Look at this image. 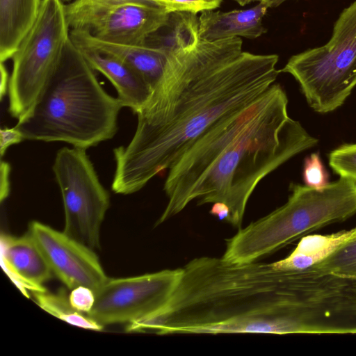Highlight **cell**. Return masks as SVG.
<instances>
[{
  "instance_id": "1",
  "label": "cell",
  "mask_w": 356,
  "mask_h": 356,
  "mask_svg": "<svg viewBox=\"0 0 356 356\" xmlns=\"http://www.w3.org/2000/svg\"><path fill=\"white\" fill-rule=\"evenodd\" d=\"M164 72L136 113L135 133L113 149L112 191L129 195L173 167L209 129L258 99L281 72L276 54L243 51L239 37L207 41L195 14L177 19Z\"/></svg>"
},
{
  "instance_id": "2",
  "label": "cell",
  "mask_w": 356,
  "mask_h": 356,
  "mask_svg": "<svg viewBox=\"0 0 356 356\" xmlns=\"http://www.w3.org/2000/svg\"><path fill=\"white\" fill-rule=\"evenodd\" d=\"M288 97L272 84L245 108L216 122L182 155L163 186L168 204L158 225L181 212L191 202H222L227 222L240 227L246 205L268 174L318 143L287 111Z\"/></svg>"
},
{
  "instance_id": "3",
  "label": "cell",
  "mask_w": 356,
  "mask_h": 356,
  "mask_svg": "<svg viewBox=\"0 0 356 356\" xmlns=\"http://www.w3.org/2000/svg\"><path fill=\"white\" fill-rule=\"evenodd\" d=\"M122 107L102 88L70 39L53 76L15 127L25 140L64 142L87 149L113 138Z\"/></svg>"
},
{
  "instance_id": "4",
  "label": "cell",
  "mask_w": 356,
  "mask_h": 356,
  "mask_svg": "<svg viewBox=\"0 0 356 356\" xmlns=\"http://www.w3.org/2000/svg\"><path fill=\"white\" fill-rule=\"evenodd\" d=\"M287 202L227 241L222 258L255 261L283 246L356 213V182L343 177L317 189L291 184Z\"/></svg>"
},
{
  "instance_id": "5",
  "label": "cell",
  "mask_w": 356,
  "mask_h": 356,
  "mask_svg": "<svg viewBox=\"0 0 356 356\" xmlns=\"http://www.w3.org/2000/svg\"><path fill=\"white\" fill-rule=\"evenodd\" d=\"M280 72L295 78L316 112L341 106L356 86V0L339 15L327 43L293 55Z\"/></svg>"
},
{
  "instance_id": "6",
  "label": "cell",
  "mask_w": 356,
  "mask_h": 356,
  "mask_svg": "<svg viewBox=\"0 0 356 356\" xmlns=\"http://www.w3.org/2000/svg\"><path fill=\"white\" fill-rule=\"evenodd\" d=\"M70 27L62 0H42L32 26L13 59L8 86V112L24 117L55 72L68 41Z\"/></svg>"
},
{
  "instance_id": "7",
  "label": "cell",
  "mask_w": 356,
  "mask_h": 356,
  "mask_svg": "<svg viewBox=\"0 0 356 356\" xmlns=\"http://www.w3.org/2000/svg\"><path fill=\"white\" fill-rule=\"evenodd\" d=\"M52 170L63 201V232L94 250L99 249L101 226L110 205V195L86 149H60Z\"/></svg>"
},
{
  "instance_id": "8",
  "label": "cell",
  "mask_w": 356,
  "mask_h": 356,
  "mask_svg": "<svg viewBox=\"0 0 356 356\" xmlns=\"http://www.w3.org/2000/svg\"><path fill=\"white\" fill-rule=\"evenodd\" d=\"M71 29L98 39L131 45L145 44L154 33L168 25L170 13L138 1H74L65 3Z\"/></svg>"
},
{
  "instance_id": "9",
  "label": "cell",
  "mask_w": 356,
  "mask_h": 356,
  "mask_svg": "<svg viewBox=\"0 0 356 356\" xmlns=\"http://www.w3.org/2000/svg\"><path fill=\"white\" fill-rule=\"evenodd\" d=\"M181 275V268H177L108 278L95 292V302L88 315L103 327L147 318L167 306Z\"/></svg>"
},
{
  "instance_id": "10",
  "label": "cell",
  "mask_w": 356,
  "mask_h": 356,
  "mask_svg": "<svg viewBox=\"0 0 356 356\" xmlns=\"http://www.w3.org/2000/svg\"><path fill=\"white\" fill-rule=\"evenodd\" d=\"M29 232L52 273L70 290L85 286L95 293L107 280L93 249L39 221H32Z\"/></svg>"
},
{
  "instance_id": "11",
  "label": "cell",
  "mask_w": 356,
  "mask_h": 356,
  "mask_svg": "<svg viewBox=\"0 0 356 356\" xmlns=\"http://www.w3.org/2000/svg\"><path fill=\"white\" fill-rule=\"evenodd\" d=\"M0 243L2 268L21 292L29 297L46 291L44 284L52 272L29 232L21 236L1 234Z\"/></svg>"
},
{
  "instance_id": "12",
  "label": "cell",
  "mask_w": 356,
  "mask_h": 356,
  "mask_svg": "<svg viewBox=\"0 0 356 356\" xmlns=\"http://www.w3.org/2000/svg\"><path fill=\"white\" fill-rule=\"evenodd\" d=\"M70 39L76 47H90L118 58L138 74L152 90L161 78L168 61V52L161 47L107 42L79 29L70 30Z\"/></svg>"
},
{
  "instance_id": "13",
  "label": "cell",
  "mask_w": 356,
  "mask_h": 356,
  "mask_svg": "<svg viewBox=\"0 0 356 356\" xmlns=\"http://www.w3.org/2000/svg\"><path fill=\"white\" fill-rule=\"evenodd\" d=\"M76 47L92 68L111 82L123 107H129L136 113L151 94L152 89L147 83L118 58L90 47Z\"/></svg>"
},
{
  "instance_id": "14",
  "label": "cell",
  "mask_w": 356,
  "mask_h": 356,
  "mask_svg": "<svg viewBox=\"0 0 356 356\" xmlns=\"http://www.w3.org/2000/svg\"><path fill=\"white\" fill-rule=\"evenodd\" d=\"M269 7L265 1L245 10L202 13L198 19L199 37L207 41H216L234 37L255 39L266 30L262 19Z\"/></svg>"
},
{
  "instance_id": "15",
  "label": "cell",
  "mask_w": 356,
  "mask_h": 356,
  "mask_svg": "<svg viewBox=\"0 0 356 356\" xmlns=\"http://www.w3.org/2000/svg\"><path fill=\"white\" fill-rule=\"evenodd\" d=\"M42 0H0V60L12 58L37 17Z\"/></svg>"
},
{
  "instance_id": "16",
  "label": "cell",
  "mask_w": 356,
  "mask_h": 356,
  "mask_svg": "<svg viewBox=\"0 0 356 356\" xmlns=\"http://www.w3.org/2000/svg\"><path fill=\"white\" fill-rule=\"evenodd\" d=\"M356 237V227L326 235L307 234L301 238L294 250L286 258L273 262L282 270L309 268L325 258L340 245Z\"/></svg>"
},
{
  "instance_id": "17",
  "label": "cell",
  "mask_w": 356,
  "mask_h": 356,
  "mask_svg": "<svg viewBox=\"0 0 356 356\" xmlns=\"http://www.w3.org/2000/svg\"><path fill=\"white\" fill-rule=\"evenodd\" d=\"M36 304L54 316L81 328L100 331L104 327L87 314L76 310L64 290L50 293L47 290L31 293Z\"/></svg>"
},
{
  "instance_id": "18",
  "label": "cell",
  "mask_w": 356,
  "mask_h": 356,
  "mask_svg": "<svg viewBox=\"0 0 356 356\" xmlns=\"http://www.w3.org/2000/svg\"><path fill=\"white\" fill-rule=\"evenodd\" d=\"M312 266L320 272L356 279V237Z\"/></svg>"
},
{
  "instance_id": "19",
  "label": "cell",
  "mask_w": 356,
  "mask_h": 356,
  "mask_svg": "<svg viewBox=\"0 0 356 356\" xmlns=\"http://www.w3.org/2000/svg\"><path fill=\"white\" fill-rule=\"evenodd\" d=\"M329 164L340 177L356 182V143L343 144L332 150Z\"/></svg>"
},
{
  "instance_id": "20",
  "label": "cell",
  "mask_w": 356,
  "mask_h": 356,
  "mask_svg": "<svg viewBox=\"0 0 356 356\" xmlns=\"http://www.w3.org/2000/svg\"><path fill=\"white\" fill-rule=\"evenodd\" d=\"M302 178L305 186L320 189L329 184V174L318 153H313L304 161Z\"/></svg>"
},
{
  "instance_id": "21",
  "label": "cell",
  "mask_w": 356,
  "mask_h": 356,
  "mask_svg": "<svg viewBox=\"0 0 356 356\" xmlns=\"http://www.w3.org/2000/svg\"><path fill=\"white\" fill-rule=\"evenodd\" d=\"M169 13L186 12L196 14L220 6L222 0H153Z\"/></svg>"
},
{
  "instance_id": "22",
  "label": "cell",
  "mask_w": 356,
  "mask_h": 356,
  "mask_svg": "<svg viewBox=\"0 0 356 356\" xmlns=\"http://www.w3.org/2000/svg\"><path fill=\"white\" fill-rule=\"evenodd\" d=\"M69 300L76 310L88 314L94 306L95 293L89 287L79 286L72 289L69 295Z\"/></svg>"
},
{
  "instance_id": "23",
  "label": "cell",
  "mask_w": 356,
  "mask_h": 356,
  "mask_svg": "<svg viewBox=\"0 0 356 356\" xmlns=\"http://www.w3.org/2000/svg\"><path fill=\"white\" fill-rule=\"evenodd\" d=\"M24 139L22 133L15 127H5L0 129V154L1 159L5 154L7 149L15 144L22 142Z\"/></svg>"
},
{
  "instance_id": "24",
  "label": "cell",
  "mask_w": 356,
  "mask_h": 356,
  "mask_svg": "<svg viewBox=\"0 0 356 356\" xmlns=\"http://www.w3.org/2000/svg\"><path fill=\"white\" fill-rule=\"evenodd\" d=\"M11 167L8 162L1 159L0 163V202L3 203L10 192V175Z\"/></svg>"
},
{
  "instance_id": "25",
  "label": "cell",
  "mask_w": 356,
  "mask_h": 356,
  "mask_svg": "<svg viewBox=\"0 0 356 356\" xmlns=\"http://www.w3.org/2000/svg\"><path fill=\"white\" fill-rule=\"evenodd\" d=\"M10 76L3 63L0 64V99L2 101L3 97L8 91Z\"/></svg>"
},
{
  "instance_id": "26",
  "label": "cell",
  "mask_w": 356,
  "mask_h": 356,
  "mask_svg": "<svg viewBox=\"0 0 356 356\" xmlns=\"http://www.w3.org/2000/svg\"><path fill=\"white\" fill-rule=\"evenodd\" d=\"M210 213L216 216L220 220H225L226 221L228 219L229 215V208L226 204L222 202H216L213 204Z\"/></svg>"
},
{
  "instance_id": "27",
  "label": "cell",
  "mask_w": 356,
  "mask_h": 356,
  "mask_svg": "<svg viewBox=\"0 0 356 356\" xmlns=\"http://www.w3.org/2000/svg\"><path fill=\"white\" fill-rule=\"evenodd\" d=\"M64 3H67L74 1H138L142 2H146L157 5L153 0H62ZM158 6V5H157Z\"/></svg>"
},
{
  "instance_id": "28",
  "label": "cell",
  "mask_w": 356,
  "mask_h": 356,
  "mask_svg": "<svg viewBox=\"0 0 356 356\" xmlns=\"http://www.w3.org/2000/svg\"><path fill=\"white\" fill-rule=\"evenodd\" d=\"M286 1L287 0H265L269 8L277 7Z\"/></svg>"
},
{
  "instance_id": "29",
  "label": "cell",
  "mask_w": 356,
  "mask_h": 356,
  "mask_svg": "<svg viewBox=\"0 0 356 356\" xmlns=\"http://www.w3.org/2000/svg\"><path fill=\"white\" fill-rule=\"evenodd\" d=\"M234 1H236L241 6H245V5L248 4L252 1H265V0H234Z\"/></svg>"
}]
</instances>
